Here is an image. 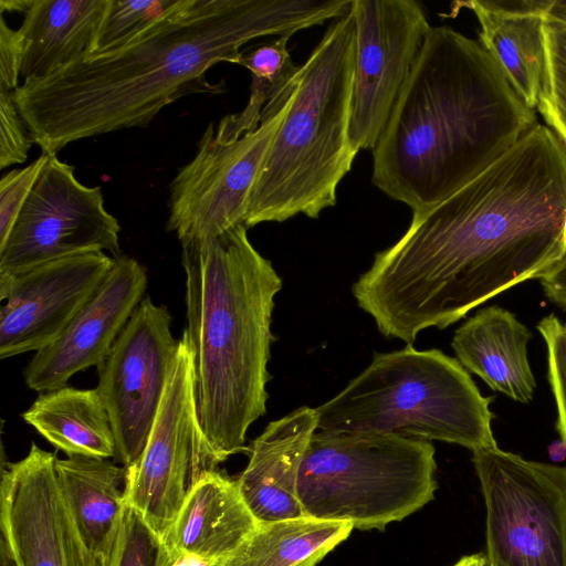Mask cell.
<instances>
[{
	"label": "cell",
	"instance_id": "obj_21",
	"mask_svg": "<svg viewBox=\"0 0 566 566\" xmlns=\"http://www.w3.org/2000/svg\"><path fill=\"white\" fill-rule=\"evenodd\" d=\"M532 333L516 316L500 306H488L454 333L451 346L458 360L490 388L527 403L536 388L527 344Z\"/></svg>",
	"mask_w": 566,
	"mask_h": 566
},
{
	"label": "cell",
	"instance_id": "obj_31",
	"mask_svg": "<svg viewBox=\"0 0 566 566\" xmlns=\"http://www.w3.org/2000/svg\"><path fill=\"white\" fill-rule=\"evenodd\" d=\"M32 143L14 93L0 87V168L24 163Z\"/></svg>",
	"mask_w": 566,
	"mask_h": 566
},
{
	"label": "cell",
	"instance_id": "obj_32",
	"mask_svg": "<svg viewBox=\"0 0 566 566\" xmlns=\"http://www.w3.org/2000/svg\"><path fill=\"white\" fill-rule=\"evenodd\" d=\"M24 50L22 33L10 28L0 12V87L14 92L20 86Z\"/></svg>",
	"mask_w": 566,
	"mask_h": 566
},
{
	"label": "cell",
	"instance_id": "obj_24",
	"mask_svg": "<svg viewBox=\"0 0 566 566\" xmlns=\"http://www.w3.org/2000/svg\"><path fill=\"white\" fill-rule=\"evenodd\" d=\"M353 528L347 522L311 517L259 523L221 566H315Z\"/></svg>",
	"mask_w": 566,
	"mask_h": 566
},
{
	"label": "cell",
	"instance_id": "obj_28",
	"mask_svg": "<svg viewBox=\"0 0 566 566\" xmlns=\"http://www.w3.org/2000/svg\"><path fill=\"white\" fill-rule=\"evenodd\" d=\"M164 542L126 503L112 566H159Z\"/></svg>",
	"mask_w": 566,
	"mask_h": 566
},
{
	"label": "cell",
	"instance_id": "obj_25",
	"mask_svg": "<svg viewBox=\"0 0 566 566\" xmlns=\"http://www.w3.org/2000/svg\"><path fill=\"white\" fill-rule=\"evenodd\" d=\"M291 34L258 46L247 54L242 52L234 63L247 67L252 76L250 98L238 114L223 117L214 130L220 143H231L255 130L262 120L273 116L292 93L293 80L300 66L291 57L287 43Z\"/></svg>",
	"mask_w": 566,
	"mask_h": 566
},
{
	"label": "cell",
	"instance_id": "obj_8",
	"mask_svg": "<svg viewBox=\"0 0 566 566\" xmlns=\"http://www.w3.org/2000/svg\"><path fill=\"white\" fill-rule=\"evenodd\" d=\"M492 566H566V467L497 446L473 452Z\"/></svg>",
	"mask_w": 566,
	"mask_h": 566
},
{
	"label": "cell",
	"instance_id": "obj_9",
	"mask_svg": "<svg viewBox=\"0 0 566 566\" xmlns=\"http://www.w3.org/2000/svg\"><path fill=\"white\" fill-rule=\"evenodd\" d=\"M221 462L200 423L192 353L182 334L145 449L125 468L126 503L164 539L195 486Z\"/></svg>",
	"mask_w": 566,
	"mask_h": 566
},
{
	"label": "cell",
	"instance_id": "obj_23",
	"mask_svg": "<svg viewBox=\"0 0 566 566\" xmlns=\"http://www.w3.org/2000/svg\"><path fill=\"white\" fill-rule=\"evenodd\" d=\"M21 416L67 457L115 458L111 419L95 388L64 386L41 392Z\"/></svg>",
	"mask_w": 566,
	"mask_h": 566
},
{
	"label": "cell",
	"instance_id": "obj_11",
	"mask_svg": "<svg viewBox=\"0 0 566 566\" xmlns=\"http://www.w3.org/2000/svg\"><path fill=\"white\" fill-rule=\"evenodd\" d=\"M292 102L234 142L220 143L211 123L196 156L170 184L167 230L179 241L211 239L244 224L249 199L272 140Z\"/></svg>",
	"mask_w": 566,
	"mask_h": 566
},
{
	"label": "cell",
	"instance_id": "obj_38",
	"mask_svg": "<svg viewBox=\"0 0 566 566\" xmlns=\"http://www.w3.org/2000/svg\"><path fill=\"white\" fill-rule=\"evenodd\" d=\"M484 566H492V565H491V564H489V563L486 562V559H485V560H484Z\"/></svg>",
	"mask_w": 566,
	"mask_h": 566
},
{
	"label": "cell",
	"instance_id": "obj_20",
	"mask_svg": "<svg viewBox=\"0 0 566 566\" xmlns=\"http://www.w3.org/2000/svg\"><path fill=\"white\" fill-rule=\"evenodd\" d=\"M258 525L237 481L214 470L195 486L163 542L169 549L221 566Z\"/></svg>",
	"mask_w": 566,
	"mask_h": 566
},
{
	"label": "cell",
	"instance_id": "obj_27",
	"mask_svg": "<svg viewBox=\"0 0 566 566\" xmlns=\"http://www.w3.org/2000/svg\"><path fill=\"white\" fill-rule=\"evenodd\" d=\"M543 33L545 71L537 108L566 146V21L546 17Z\"/></svg>",
	"mask_w": 566,
	"mask_h": 566
},
{
	"label": "cell",
	"instance_id": "obj_5",
	"mask_svg": "<svg viewBox=\"0 0 566 566\" xmlns=\"http://www.w3.org/2000/svg\"><path fill=\"white\" fill-rule=\"evenodd\" d=\"M354 66L348 13L327 28L293 80L291 106L249 199L247 228L298 214L316 219L335 206L358 153L349 135Z\"/></svg>",
	"mask_w": 566,
	"mask_h": 566
},
{
	"label": "cell",
	"instance_id": "obj_18",
	"mask_svg": "<svg viewBox=\"0 0 566 566\" xmlns=\"http://www.w3.org/2000/svg\"><path fill=\"white\" fill-rule=\"evenodd\" d=\"M316 431V408L304 406L269 422L251 442L248 465L235 481L259 523L306 517L298 500L297 480Z\"/></svg>",
	"mask_w": 566,
	"mask_h": 566
},
{
	"label": "cell",
	"instance_id": "obj_1",
	"mask_svg": "<svg viewBox=\"0 0 566 566\" xmlns=\"http://www.w3.org/2000/svg\"><path fill=\"white\" fill-rule=\"evenodd\" d=\"M565 252L566 146L537 123L453 195L412 212L352 293L381 335L412 345L537 279Z\"/></svg>",
	"mask_w": 566,
	"mask_h": 566
},
{
	"label": "cell",
	"instance_id": "obj_16",
	"mask_svg": "<svg viewBox=\"0 0 566 566\" xmlns=\"http://www.w3.org/2000/svg\"><path fill=\"white\" fill-rule=\"evenodd\" d=\"M56 459L32 443L22 460L2 465L1 539L15 566H76Z\"/></svg>",
	"mask_w": 566,
	"mask_h": 566
},
{
	"label": "cell",
	"instance_id": "obj_7",
	"mask_svg": "<svg viewBox=\"0 0 566 566\" xmlns=\"http://www.w3.org/2000/svg\"><path fill=\"white\" fill-rule=\"evenodd\" d=\"M434 453L431 441L397 433L317 430L298 472L304 515L381 531L433 499Z\"/></svg>",
	"mask_w": 566,
	"mask_h": 566
},
{
	"label": "cell",
	"instance_id": "obj_30",
	"mask_svg": "<svg viewBox=\"0 0 566 566\" xmlns=\"http://www.w3.org/2000/svg\"><path fill=\"white\" fill-rule=\"evenodd\" d=\"M49 155L41 154L39 158L24 168L12 169L0 180V245H2L30 192L32 191Z\"/></svg>",
	"mask_w": 566,
	"mask_h": 566
},
{
	"label": "cell",
	"instance_id": "obj_19",
	"mask_svg": "<svg viewBox=\"0 0 566 566\" xmlns=\"http://www.w3.org/2000/svg\"><path fill=\"white\" fill-rule=\"evenodd\" d=\"M552 0L458 2L475 14L480 42L532 109L537 107L545 71L543 27Z\"/></svg>",
	"mask_w": 566,
	"mask_h": 566
},
{
	"label": "cell",
	"instance_id": "obj_35",
	"mask_svg": "<svg viewBox=\"0 0 566 566\" xmlns=\"http://www.w3.org/2000/svg\"><path fill=\"white\" fill-rule=\"evenodd\" d=\"M546 17H548L551 19L566 21V1H563V0L553 1L551 9Z\"/></svg>",
	"mask_w": 566,
	"mask_h": 566
},
{
	"label": "cell",
	"instance_id": "obj_17",
	"mask_svg": "<svg viewBox=\"0 0 566 566\" xmlns=\"http://www.w3.org/2000/svg\"><path fill=\"white\" fill-rule=\"evenodd\" d=\"M76 566H112L126 505L125 468L85 455L56 459Z\"/></svg>",
	"mask_w": 566,
	"mask_h": 566
},
{
	"label": "cell",
	"instance_id": "obj_2",
	"mask_svg": "<svg viewBox=\"0 0 566 566\" xmlns=\"http://www.w3.org/2000/svg\"><path fill=\"white\" fill-rule=\"evenodd\" d=\"M350 0H180L128 44L87 55L13 92L33 143L56 155L67 144L142 127L195 93H220L207 81L217 63L266 35L297 31L348 14Z\"/></svg>",
	"mask_w": 566,
	"mask_h": 566
},
{
	"label": "cell",
	"instance_id": "obj_6",
	"mask_svg": "<svg viewBox=\"0 0 566 566\" xmlns=\"http://www.w3.org/2000/svg\"><path fill=\"white\" fill-rule=\"evenodd\" d=\"M461 363L432 348L375 353L370 364L316 408L317 430L397 433L459 444L496 447L490 405Z\"/></svg>",
	"mask_w": 566,
	"mask_h": 566
},
{
	"label": "cell",
	"instance_id": "obj_29",
	"mask_svg": "<svg viewBox=\"0 0 566 566\" xmlns=\"http://www.w3.org/2000/svg\"><path fill=\"white\" fill-rule=\"evenodd\" d=\"M536 327L546 344L548 380L557 409V430L566 448V324L551 314L542 318Z\"/></svg>",
	"mask_w": 566,
	"mask_h": 566
},
{
	"label": "cell",
	"instance_id": "obj_26",
	"mask_svg": "<svg viewBox=\"0 0 566 566\" xmlns=\"http://www.w3.org/2000/svg\"><path fill=\"white\" fill-rule=\"evenodd\" d=\"M180 0H109L97 28L92 53L117 50L146 31Z\"/></svg>",
	"mask_w": 566,
	"mask_h": 566
},
{
	"label": "cell",
	"instance_id": "obj_3",
	"mask_svg": "<svg viewBox=\"0 0 566 566\" xmlns=\"http://www.w3.org/2000/svg\"><path fill=\"white\" fill-rule=\"evenodd\" d=\"M479 40L430 27L373 149V184L412 212L465 186L535 125Z\"/></svg>",
	"mask_w": 566,
	"mask_h": 566
},
{
	"label": "cell",
	"instance_id": "obj_37",
	"mask_svg": "<svg viewBox=\"0 0 566 566\" xmlns=\"http://www.w3.org/2000/svg\"><path fill=\"white\" fill-rule=\"evenodd\" d=\"M0 566H15L10 552L2 539H0Z\"/></svg>",
	"mask_w": 566,
	"mask_h": 566
},
{
	"label": "cell",
	"instance_id": "obj_33",
	"mask_svg": "<svg viewBox=\"0 0 566 566\" xmlns=\"http://www.w3.org/2000/svg\"><path fill=\"white\" fill-rule=\"evenodd\" d=\"M546 297L566 311V252L541 275L537 276Z\"/></svg>",
	"mask_w": 566,
	"mask_h": 566
},
{
	"label": "cell",
	"instance_id": "obj_15",
	"mask_svg": "<svg viewBox=\"0 0 566 566\" xmlns=\"http://www.w3.org/2000/svg\"><path fill=\"white\" fill-rule=\"evenodd\" d=\"M147 287L145 268L117 255L108 274L62 334L35 352L27 365L25 385L41 394L67 386L78 371L98 366L111 352Z\"/></svg>",
	"mask_w": 566,
	"mask_h": 566
},
{
	"label": "cell",
	"instance_id": "obj_4",
	"mask_svg": "<svg viewBox=\"0 0 566 566\" xmlns=\"http://www.w3.org/2000/svg\"><path fill=\"white\" fill-rule=\"evenodd\" d=\"M239 224L211 239L181 241L186 274L182 334L192 353L202 430L224 461L247 450L266 412L271 331L282 279Z\"/></svg>",
	"mask_w": 566,
	"mask_h": 566
},
{
	"label": "cell",
	"instance_id": "obj_36",
	"mask_svg": "<svg viewBox=\"0 0 566 566\" xmlns=\"http://www.w3.org/2000/svg\"><path fill=\"white\" fill-rule=\"evenodd\" d=\"M484 554L463 556L453 566H484Z\"/></svg>",
	"mask_w": 566,
	"mask_h": 566
},
{
	"label": "cell",
	"instance_id": "obj_13",
	"mask_svg": "<svg viewBox=\"0 0 566 566\" xmlns=\"http://www.w3.org/2000/svg\"><path fill=\"white\" fill-rule=\"evenodd\" d=\"M355 66L349 135L373 151L422 46L430 24L416 0H352Z\"/></svg>",
	"mask_w": 566,
	"mask_h": 566
},
{
	"label": "cell",
	"instance_id": "obj_34",
	"mask_svg": "<svg viewBox=\"0 0 566 566\" xmlns=\"http://www.w3.org/2000/svg\"><path fill=\"white\" fill-rule=\"evenodd\" d=\"M159 566H211V565L195 555L169 549L165 546Z\"/></svg>",
	"mask_w": 566,
	"mask_h": 566
},
{
	"label": "cell",
	"instance_id": "obj_14",
	"mask_svg": "<svg viewBox=\"0 0 566 566\" xmlns=\"http://www.w3.org/2000/svg\"><path fill=\"white\" fill-rule=\"evenodd\" d=\"M104 252L50 261L0 277V358L38 352L53 343L112 269Z\"/></svg>",
	"mask_w": 566,
	"mask_h": 566
},
{
	"label": "cell",
	"instance_id": "obj_22",
	"mask_svg": "<svg viewBox=\"0 0 566 566\" xmlns=\"http://www.w3.org/2000/svg\"><path fill=\"white\" fill-rule=\"evenodd\" d=\"M109 0H28L21 77H46L92 53Z\"/></svg>",
	"mask_w": 566,
	"mask_h": 566
},
{
	"label": "cell",
	"instance_id": "obj_12",
	"mask_svg": "<svg viewBox=\"0 0 566 566\" xmlns=\"http://www.w3.org/2000/svg\"><path fill=\"white\" fill-rule=\"evenodd\" d=\"M167 306L145 296L97 366L96 390L108 412L115 459L124 468L142 454L178 347Z\"/></svg>",
	"mask_w": 566,
	"mask_h": 566
},
{
	"label": "cell",
	"instance_id": "obj_10",
	"mask_svg": "<svg viewBox=\"0 0 566 566\" xmlns=\"http://www.w3.org/2000/svg\"><path fill=\"white\" fill-rule=\"evenodd\" d=\"M117 219L104 207L101 187L80 182L74 167L48 160L7 241L0 245V277L43 263L93 252L119 255Z\"/></svg>",
	"mask_w": 566,
	"mask_h": 566
}]
</instances>
